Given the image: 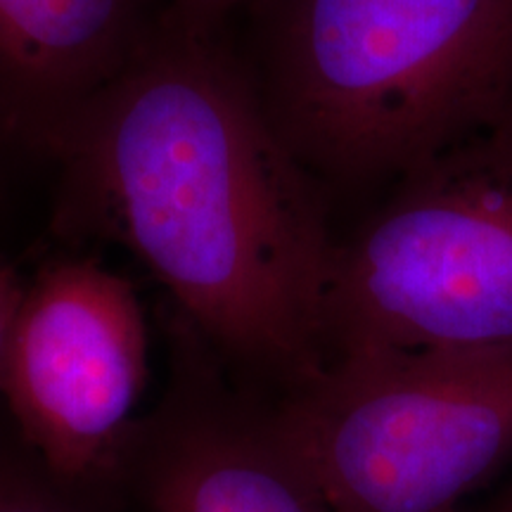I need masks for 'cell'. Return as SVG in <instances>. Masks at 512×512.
Instances as JSON below:
<instances>
[{"instance_id": "obj_1", "label": "cell", "mask_w": 512, "mask_h": 512, "mask_svg": "<svg viewBox=\"0 0 512 512\" xmlns=\"http://www.w3.org/2000/svg\"><path fill=\"white\" fill-rule=\"evenodd\" d=\"M53 159L67 228L124 242L230 373L280 396L328 361L323 185L221 29L166 12Z\"/></svg>"}, {"instance_id": "obj_2", "label": "cell", "mask_w": 512, "mask_h": 512, "mask_svg": "<svg viewBox=\"0 0 512 512\" xmlns=\"http://www.w3.org/2000/svg\"><path fill=\"white\" fill-rule=\"evenodd\" d=\"M256 95L316 181L396 183L512 107V0H252Z\"/></svg>"}, {"instance_id": "obj_3", "label": "cell", "mask_w": 512, "mask_h": 512, "mask_svg": "<svg viewBox=\"0 0 512 512\" xmlns=\"http://www.w3.org/2000/svg\"><path fill=\"white\" fill-rule=\"evenodd\" d=\"M325 349H512V107L335 245Z\"/></svg>"}, {"instance_id": "obj_4", "label": "cell", "mask_w": 512, "mask_h": 512, "mask_svg": "<svg viewBox=\"0 0 512 512\" xmlns=\"http://www.w3.org/2000/svg\"><path fill=\"white\" fill-rule=\"evenodd\" d=\"M275 401L332 512H456L512 456V349L342 351Z\"/></svg>"}, {"instance_id": "obj_5", "label": "cell", "mask_w": 512, "mask_h": 512, "mask_svg": "<svg viewBox=\"0 0 512 512\" xmlns=\"http://www.w3.org/2000/svg\"><path fill=\"white\" fill-rule=\"evenodd\" d=\"M147 377L145 313L121 275L64 259L24 283L0 354V396L53 470L114 482Z\"/></svg>"}, {"instance_id": "obj_6", "label": "cell", "mask_w": 512, "mask_h": 512, "mask_svg": "<svg viewBox=\"0 0 512 512\" xmlns=\"http://www.w3.org/2000/svg\"><path fill=\"white\" fill-rule=\"evenodd\" d=\"M140 512H332L278 401L181 325L162 399L133 427L117 470Z\"/></svg>"}, {"instance_id": "obj_7", "label": "cell", "mask_w": 512, "mask_h": 512, "mask_svg": "<svg viewBox=\"0 0 512 512\" xmlns=\"http://www.w3.org/2000/svg\"><path fill=\"white\" fill-rule=\"evenodd\" d=\"M166 0H0V140L53 157L143 48Z\"/></svg>"}, {"instance_id": "obj_8", "label": "cell", "mask_w": 512, "mask_h": 512, "mask_svg": "<svg viewBox=\"0 0 512 512\" xmlns=\"http://www.w3.org/2000/svg\"><path fill=\"white\" fill-rule=\"evenodd\" d=\"M114 482L74 479L53 470L34 448L0 439V512H124Z\"/></svg>"}, {"instance_id": "obj_9", "label": "cell", "mask_w": 512, "mask_h": 512, "mask_svg": "<svg viewBox=\"0 0 512 512\" xmlns=\"http://www.w3.org/2000/svg\"><path fill=\"white\" fill-rule=\"evenodd\" d=\"M166 3H169L171 10L190 19V22L221 29V22L230 12L242 8V5H249L252 0H166Z\"/></svg>"}, {"instance_id": "obj_10", "label": "cell", "mask_w": 512, "mask_h": 512, "mask_svg": "<svg viewBox=\"0 0 512 512\" xmlns=\"http://www.w3.org/2000/svg\"><path fill=\"white\" fill-rule=\"evenodd\" d=\"M24 292V280L19 278L17 268L8 259L0 256V354H3L5 337H8L12 316Z\"/></svg>"}, {"instance_id": "obj_11", "label": "cell", "mask_w": 512, "mask_h": 512, "mask_svg": "<svg viewBox=\"0 0 512 512\" xmlns=\"http://www.w3.org/2000/svg\"><path fill=\"white\" fill-rule=\"evenodd\" d=\"M486 512H512V484L496 498L494 503H491V508Z\"/></svg>"}, {"instance_id": "obj_12", "label": "cell", "mask_w": 512, "mask_h": 512, "mask_svg": "<svg viewBox=\"0 0 512 512\" xmlns=\"http://www.w3.org/2000/svg\"><path fill=\"white\" fill-rule=\"evenodd\" d=\"M456 512H463V510H456Z\"/></svg>"}]
</instances>
